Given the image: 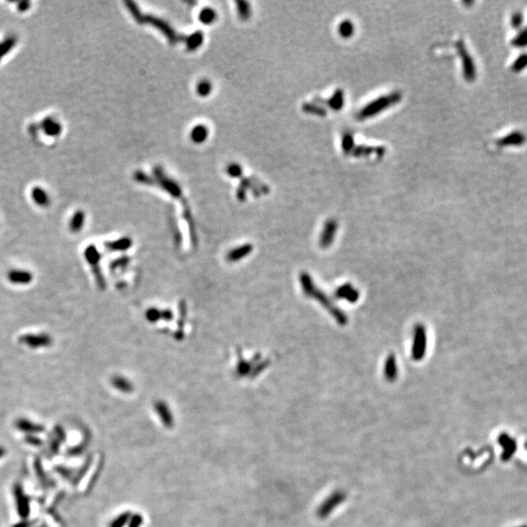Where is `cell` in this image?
<instances>
[{
    "label": "cell",
    "mask_w": 527,
    "mask_h": 527,
    "mask_svg": "<svg viewBox=\"0 0 527 527\" xmlns=\"http://www.w3.org/2000/svg\"><path fill=\"white\" fill-rule=\"evenodd\" d=\"M346 499V494L341 491H334L317 509V516L319 518H326L330 513H332L335 508H337Z\"/></svg>",
    "instance_id": "obj_1"
},
{
    "label": "cell",
    "mask_w": 527,
    "mask_h": 527,
    "mask_svg": "<svg viewBox=\"0 0 527 527\" xmlns=\"http://www.w3.org/2000/svg\"><path fill=\"white\" fill-rule=\"evenodd\" d=\"M19 342L30 349H41L50 347L53 344V339L49 334H25L19 338Z\"/></svg>",
    "instance_id": "obj_2"
},
{
    "label": "cell",
    "mask_w": 527,
    "mask_h": 527,
    "mask_svg": "<svg viewBox=\"0 0 527 527\" xmlns=\"http://www.w3.org/2000/svg\"><path fill=\"white\" fill-rule=\"evenodd\" d=\"M84 256H85V259L87 260V262H88V263L91 265V267L93 268V271H94V274H95V277H96L97 283H98V285L100 286L101 288H104V286H105V281H104L103 275H102L100 269H99L100 254H99L97 248H96L94 245H90V246H88V247L85 249Z\"/></svg>",
    "instance_id": "obj_3"
},
{
    "label": "cell",
    "mask_w": 527,
    "mask_h": 527,
    "mask_svg": "<svg viewBox=\"0 0 527 527\" xmlns=\"http://www.w3.org/2000/svg\"><path fill=\"white\" fill-rule=\"evenodd\" d=\"M14 496L18 513L23 519H26L29 514V499L25 494L23 487L19 484L15 485Z\"/></svg>",
    "instance_id": "obj_4"
},
{
    "label": "cell",
    "mask_w": 527,
    "mask_h": 527,
    "mask_svg": "<svg viewBox=\"0 0 527 527\" xmlns=\"http://www.w3.org/2000/svg\"><path fill=\"white\" fill-rule=\"evenodd\" d=\"M7 278L13 284L27 285L32 281L33 275L26 270H11L7 273Z\"/></svg>",
    "instance_id": "obj_5"
},
{
    "label": "cell",
    "mask_w": 527,
    "mask_h": 527,
    "mask_svg": "<svg viewBox=\"0 0 527 527\" xmlns=\"http://www.w3.org/2000/svg\"><path fill=\"white\" fill-rule=\"evenodd\" d=\"M155 409L158 414V417L160 418L162 424L166 427H171L174 426V418L171 414V411L168 407V405L165 402L159 401L156 403Z\"/></svg>",
    "instance_id": "obj_6"
},
{
    "label": "cell",
    "mask_w": 527,
    "mask_h": 527,
    "mask_svg": "<svg viewBox=\"0 0 527 527\" xmlns=\"http://www.w3.org/2000/svg\"><path fill=\"white\" fill-rule=\"evenodd\" d=\"M15 427H17L19 430L21 432H24V433H27V434H39V433H42L44 430V427L42 425H39V424H36L30 420H28L26 418H20L18 419L16 422H15Z\"/></svg>",
    "instance_id": "obj_7"
},
{
    "label": "cell",
    "mask_w": 527,
    "mask_h": 527,
    "mask_svg": "<svg viewBox=\"0 0 527 527\" xmlns=\"http://www.w3.org/2000/svg\"><path fill=\"white\" fill-rule=\"evenodd\" d=\"M31 198L37 205H39L41 207H46L50 203V198H49L48 194L41 187H38V186H36L32 189Z\"/></svg>",
    "instance_id": "obj_8"
},
{
    "label": "cell",
    "mask_w": 527,
    "mask_h": 527,
    "mask_svg": "<svg viewBox=\"0 0 527 527\" xmlns=\"http://www.w3.org/2000/svg\"><path fill=\"white\" fill-rule=\"evenodd\" d=\"M85 221V214L81 210H78L77 212L73 214L70 222V230L71 232H78L83 228Z\"/></svg>",
    "instance_id": "obj_9"
},
{
    "label": "cell",
    "mask_w": 527,
    "mask_h": 527,
    "mask_svg": "<svg viewBox=\"0 0 527 527\" xmlns=\"http://www.w3.org/2000/svg\"><path fill=\"white\" fill-rule=\"evenodd\" d=\"M42 125L45 133L50 136H57L62 131V126L60 125V123H58L56 120H53L51 118L45 119L43 121Z\"/></svg>",
    "instance_id": "obj_10"
},
{
    "label": "cell",
    "mask_w": 527,
    "mask_h": 527,
    "mask_svg": "<svg viewBox=\"0 0 527 527\" xmlns=\"http://www.w3.org/2000/svg\"><path fill=\"white\" fill-rule=\"evenodd\" d=\"M113 385L122 393H130L132 391V385L127 380L120 377H115L113 379Z\"/></svg>",
    "instance_id": "obj_11"
},
{
    "label": "cell",
    "mask_w": 527,
    "mask_h": 527,
    "mask_svg": "<svg viewBox=\"0 0 527 527\" xmlns=\"http://www.w3.org/2000/svg\"><path fill=\"white\" fill-rule=\"evenodd\" d=\"M16 43H17V38H15V37L6 38L4 41L0 42V60L5 56V54H7L11 51V49L14 47Z\"/></svg>",
    "instance_id": "obj_12"
},
{
    "label": "cell",
    "mask_w": 527,
    "mask_h": 527,
    "mask_svg": "<svg viewBox=\"0 0 527 527\" xmlns=\"http://www.w3.org/2000/svg\"><path fill=\"white\" fill-rule=\"evenodd\" d=\"M251 250V247H249V245H245V246H242L233 251H231L229 254H228V260L230 261H237L239 259H242V257L246 256Z\"/></svg>",
    "instance_id": "obj_13"
},
{
    "label": "cell",
    "mask_w": 527,
    "mask_h": 527,
    "mask_svg": "<svg viewBox=\"0 0 527 527\" xmlns=\"http://www.w3.org/2000/svg\"><path fill=\"white\" fill-rule=\"evenodd\" d=\"M130 514L131 513L129 512H125V513H122L121 514H119L118 516H116L114 518V520L111 522L110 527H123L130 519Z\"/></svg>",
    "instance_id": "obj_14"
},
{
    "label": "cell",
    "mask_w": 527,
    "mask_h": 527,
    "mask_svg": "<svg viewBox=\"0 0 527 527\" xmlns=\"http://www.w3.org/2000/svg\"><path fill=\"white\" fill-rule=\"evenodd\" d=\"M201 21L204 22V23H210L212 22L215 18V15H214L213 11L212 10H205L201 13Z\"/></svg>",
    "instance_id": "obj_15"
},
{
    "label": "cell",
    "mask_w": 527,
    "mask_h": 527,
    "mask_svg": "<svg viewBox=\"0 0 527 527\" xmlns=\"http://www.w3.org/2000/svg\"><path fill=\"white\" fill-rule=\"evenodd\" d=\"M142 524V515L140 514H134L130 520L129 527H141Z\"/></svg>",
    "instance_id": "obj_16"
},
{
    "label": "cell",
    "mask_w": 527,
    "mask_h": 527,
    "mask_svg": "<svg viewBox=\"0 0 527 527\" xmlns=\"http://www.w3.org/2000/svg\"><path fill=\"white\" fill-rule=\"evenodd\" d=\"M193 135L195 136L194 139H195L197 142H200V140L204 139V136L206 135V131H205V129L204 128H201V131H199V129L198 128L195 129Z\"/></svg>",
    "instance_id": "obj_17"
},
{
    "label": "cell",
    "mask_w": 527,
    "mask_h": 527,
    "mask_svg": "<svg viewBox=\"0 0 527 527\" xmlns=\"http://www.w3.org/2000/svg\"><path fill=\"white\" fill-rule=\"evenodd\" d=\"M26 442L31 444V445H34V446H40L42 444V441L38 438H35L33 436H28L26 438Z\"/></svg>",
    "instance_id": "obj_18"
},
{
    "label": "cell",
    "mask_w": 527,
    "mask_h": 527,
    "mask_svg": "<svg viewBox=\"0 0 527 527\" xmlns=\"http://www.w3.org/2000/svg\"><path fill=\"white\" fill-rule=\"evenodd\" d=\"M29 521H27V520H26V519H24V520H23V521H21V522H18V523H16V524H15L14 526H13V527H29Z\"/></svg>",
    "instance_id": "obj_19"
},
{
    "label": "cell",
    "mask_w": 527,
    "mask_h": 527,
    "mask_svg": "<svg viewBox=\"0 0 527 527\" xmlns=\"http://www.w3.org/2000/svg\"><path fill=\"white\" fill-rule=\"evenodd\" d=\"M200 88L203 90V94H206L207 90L210 89V86H209V84H206V83H201L200 85Z\"/></svg>",
    "instance_id": "obj_20"
},
{
    "label": "cell",
    "mask_w": 527,
    "mask_h": 527,
    "mask_svg": "<svg viewBox=\"0 0 527 527\" xmlns=\"http://www.w3.org/2000/svg\"><path fill=\"white\" fill-rule=\"evenodd\" d=\"M5 454H6V450L2 446H0V459L5 456Z\"/></svg>",
    "instance_id": "obj_21"
}]
</instances>
